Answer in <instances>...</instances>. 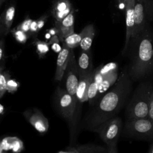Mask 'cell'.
I'll return each mask as SVG.
<instances>
[{
  "mask_svg": "<svg viewBox=\"0 0 153 153\" xmlns=\"http://www.w3.org/2000/svg\"><path fill=\"white\" fill-rule=\"evenodd\" d=\"M131 88V79L127 69H124L111 89L94 104L85 118V127L94 131L105 121L117 116L126 104Z\"/></svg>",
  "mask_w": 153,
  "mask_h": 153,
  "instance_id": "1",
  "label": "cell"
},
{
  "mask_svg": "<svg viewBox=\"0 0 153 153\" xmlns=\"http://www.w3.org/2000/svg\"><path fill=\"white\" fill-rule=\"evenodd\" d=\"M134 41L136 45L127 72L131 81H137L145 78L152 68L153 45L151 38L145 30Z\"/></svg>",
  "mask_w": 153,
  "mask_h": 153,
  "instance_id": "2",
  "label": "cell"
},
{
  "mask_svg": "<svg viewBox=\"0 0 153 153\" xmlns=\"http://www.w3.org/2000/svg\"><path fill=\"white\" fill-rule=\"evenodd\" d=\"M153 86L148 81L141 82L135 89L126 109L127 120L148 118L149 100Z\"/></svg>",
  "mask_w": 153,
  "mask_h": 153,
  "instance_id": "3",
  "label": "cell"
},
{
  "mask_svg": "<svg viewBox=\"0 0 153 153\" xmlns=\"http://www.w3.org/2000/svg\"><path fill=\"white\" fill-rule=\"evenodd\" d=\"M123 133L131 138L153 139V121L149 118L127 120Z\"/></svg>",
  "mask_w": 153,
  "mask_h": 153,
  "instance_id": "4",
  "label": "cell"
},
{
  "mask_svg": "<svg viewBox=\"0 0 153 153\" xmlns=\"http://www.w3.org/2000/svg\"><path fill=\"white\" fill-rule=\"evenodd\" d=\"M55 102L61 116L69 123H72L78 102L76 96L71 94L65 88L57 87L55 94Z\"/></svg>",
  "mask_w": 153,
  "mask_h": 153,
  "instance_id": "5",
  "label": "cell"
},
{
  "mask_svg": "<svg viewBox=\"0 0 153 153\" xmlns=\"http://www.w3.org/2000/svg\"><path fill=\"white\" fill-rule=\"evenodd\" d=\"M123 123L120 117L115 116L100 125L94 131L98 133L106 146L117 144L122 131Z\"/></svg>",
  "mask_w": 153,
  "mask_h": 153,
  "instance_id": "6",
  "label": "cell"
},
{
  "mask_svg": "<svg viewBox=\"0 0 153 153\" xmlns=\"http://www.w3.org/2000/svg\"><path fill=\"white\" fill-rule=\"evenodd\" d=\"M65 85L66 91L75 96L79 79V74L73 49H71L69 61L65 72Z\"/></svg>",
  "mask_w": 153,
  "mask_h": 153,
  "instance_id": "7",
  "label": "cell"
},
{
  "mask_svg": "<svg viewBox=\"0 0 153 153\" xmlns=\"http://www.w3.org/2000/svg\"><path fill=\"white\" fill-rule=\"evenodd\" d=\"M134 29L131 39H136L145 29L146 10L143 0H134Z\"/></svg>",
  "mask_w": 153,
  "mask_h": 153,
  "instance_id": "8",
  "label": "cell"
},
{
  "mask_svg": "<svg viewBox=\"0 0 153 153\" xmlns=\"http://www.w3.org/2000/svg\"><path fill=\"white\" fill-rule=\"evenodd\" d=\"M26 120L40 133H46L49 127L47 118L37 108H29L23 112Z\"/></svg>",
  "mask_w": 153,
  "mask_h": 153,
  "instance_id": "9",
  "label": "cell"
},
{
  "mask_svg": "<svg viewBox=\"0 0 153 153\" xmlns=\"http://www.w3.org/2000/svg\"><path fill=\"white\" fill-rule=\"evenodd\" d=\"M124 8L126 14V39L124 48L122 51L123 55L126 54L131 39L134 29V0H125Z\"/></svg>",
  "mask_w": 153,
  "mask_h": 153,
  "instance_id": "10",
  "label": "cell"
},
{
  "mask_svg": "<svg viewBox=\"0 0 153 153\" xmlns=\"http://www.w3.org/2000/svg\"><path fill=\"white\" fill-rule=\"evenodd\" d=\"M71 49L65 44L63 43L62 49L59 52L56 61V68L54 74V80L56 81H60L63 78L69 59Z\"/></svg>",
  "mask_w": 153,
  "mask_h": 153,
  "instance_id": "11",
  "label": "cell"
},
{
  "mask_svg": "<svg viewBox=\"0 0 153 153\" xmlns=\"http://www.w3.org/2000/svg\"><path fill=\"white\" fill-rule=\"evenodd\" d=\"M73 10L74 9L69 0H55L51 10L55 23L62 20Z\"/></svg>",
  "mask_w": 153,
  "mask_h": 153,
  "instance_id": "12",
  "label": "cell"
},
{
  "mask_svg": "<svg viewBox=\"0 0 153 153\" xmlns=\"http://www.w3.org/2000/svg\"><path fill=\"white\" fill-rule=\"evenodd\" d=\"M74 10H73L62 20L55 23L57 33L60 40L63 41L65 38L74 33Z\"/></svg>",
  "mask_w": 153,
  "mask_h": 153,
  "instance_id": "13",
  "label": "cell"
},
{
  "mask_svg": "<svg viewBox=\"0 0 153 153\" xmlns=\"http://www.w3.org/2000/svg\"><path fill=\"white\" fill-rule=\"evenodd\" d=\"M77 66L79 76H84L91 74L93 71L91 53L90 50H82L77 61Z\"/></svg>",
  "mask_w": 153,
  "mask_h": 153,
  "instance_id": "14",
  "label": "cell"
},
{
  "mask_svg": "<svg viewBox=\"0 0 153 153\" xmlns=\"http://www.w3.org/2000/svg\"><path fill=\"white\" fill-rule=\"evenodd\" d=\"M16 13V7L10 4L0 15V33L7 35L11 31Z\"/></svg>",
  "mask_w": 153,
  "mask_h": 153,
  "instance_id": "15",
  "label": "cell"
},
{
  "mask_svg": "<svg viewBox=\"0 0 153 153\" xmlns=\"http://www.w3.org/2000/svg\"><path fill=\"white\" fill-rule=\"evenodd\" d=\"M102 80L103 76L99 71V67H98L93 70L92 79L88 90V101L90 105H94L97 100L99 90Z\"/></svg>",
  "mask_w": 153,
  "mask_h": 153,
  "instance_id": "16",
  "label": "cell"
},
{
  "mask_svg": "<svg viewBox=\"0 0 153 153\" xmlns=\"http://www.w3.org/2000/svg\"><path fill=\"white\" fill-rule=\"evenodd\" d=\"M58 153H107V146L94 144H84L68 147Z\"/></svg>",
  "mask_w": 153,
  "mask_h": 153,
  "instance_id": "17",
  "label": "cell"
},
{
  "mask_svg": "<svg viewBox=\"0 0 153 153\" xmlns=\"http://www.w3.org/2000/svg\"><path fill=\"white\" fill-rule=\"evenodd\" d=\"M93 75V71L91 74L88 75L79 76V82L75 94L77 100L79 103H84L86 101H88V90L90 82L92 79Z\"/></svg>",
  "mask_w": 153,
  "mask_h": 153,
  "instance_id": "18",
  "label": "cell"
},
{
  "mask_svg": "<svg viewBox=\"0 0 153 153\" xmlns=\"http://www.w3.org/2000/svg\"><path fill=\"white\" fill-rule=\"evenodd\" d=\"M81 40L80 47L82 50H90L95 35V30L93 25L89 24L85 26L79 33Z\"/></svg>",
  "mask_w": 153,
  "mask_h": 153,
  "instance_id": "19",
  "label": "cell"
},
{
  "mask_svg": "<svg viewBox=\"0 0 153 153\" xmlns=\"http://www.w3.org/2000/svg\"><path fill=\"white\" fill-rule=\"evenodd\" d=\"M81 40V37L79 33H73L65 38L63 41V43L65 44L70 48L73 49L80 45Z\"/></svg>",
  "mask_w": 153,
  "mask_h": 153,
  "instance_id": "20",
  "label": "cell"
},
{
  "mask_svg": "<svg viewBox=\"0 0 153 153\" xmlns=\"http://www.w3.org/2000/svg\"><path fill=\"white\" fill-rule=\"evenodd\" d=\"M10 78H11V75L8 71L4 70L0 78V99L4 96L7 91V81Z\"/></svg>",
  "mask_w": 153,
  "mask_h": 153,
  "instance_id": "21",
  "label": "cell"
},
{
  "mask_svg": "<svg viewBox=\"0 0 153 153\" xmlns=\"http://www.w3.org/2000/svg\"><path fill=\"white\" fill-rule=\"evenodd\" d=\"M13 33L18 42L20 43H25L26 41L28 34H27L25 32L17 28L13 30Z\"/></svg>",
  "mask_w": 153,
  "mask_h": 153,
  "instance_id": "22",
  "label": "cell"
},
{
  "mask_svg": "<svg viewBox=\"0 0 153 153\" xmlns=\"http://www.w3.org/2000/svg\"><path fill=\"white\" fill-rule=\"evenodd\" d=\"M32 20L30 19H27L24 20L20 25H19L17 28L25 32L28 35H30V26L32 23Z\"/></svg>",
  "mask_w": 153,
  "mask_h": 153,
  "instance_id": "23",
  "label": "cell"
},
{
  "mask_svg": "<svg viewBox=\"0 0 153 153\" xmlns=\"http://www.w3.org/2000/svg\"><path fill=\"white\" fill-rule=\"evenodd\" d=\"M36 50L37 52L40 57L44 56L48 51V46L47 44L44 42L39 41V42H36Z\"/></svg>",
  "mask_w": 153,
  "mask_h": 153,
  "instance_id": "24",
  "label": "cell"
},
{
  "mask_svg": "<svg viewBox=\"0 0 153 153\" xmlns=\"http://www.w3.org/2000/svg\"><path fill=\"white\" fill-rule=\"evenodd\" d=\"M19 87V83L14 79L10 78L7 81V90L10 93L16 92Z\"/></svg>",
  "mask_w": 153,
  "mask_h": 153,
  "instance_id": "25",
  "label": "cell"
},
{
  "mask_svg": "<svg viewBox=\"0 0 153 153\" xmlns=\"http://www.w3.org/2000/svg\"><path fill=\"white\" fill-rule=\"evenodd\" d=\"M146 10V14L149 17L153 16V0H143Z\"/></svg>",
  "mask_w": 153,
  "mask_h": 153,
  "instance_id": "26",
  "label": "cell"
},
{
  "mask_svg": "<svg viewBox=\"0 0 153 153\" xmlns=\"http://www.w3.org/2000/svg\"><path fill=\"white\" fill-rule=\"evenodd\" d=\"M5 58V46L4 39L2 37L0 39V65H2V62Z\"/></svg>",
  "mask_w": 153,
  "mask_h": 153,
  "instance_id": "27",
  "label": "cell"
},
{
  "mask_svg": "<svg viewBox=\"0 0 153 153\" xmlns=\"http://www.w3.org/2000/svg\"><path fill=\"white\" fill-rule=\"evenodd\" d=\"M148 118L153 121V88L151 93L150 100H149V114Z\"/></svg>",
  "mask_w": 153,
  "mask_h": 153,
  "instance_id": "28",
  "label": "cell"
},
{
  "mask_svg": "<svg viewBox=\"0 0 153 153\" xmlns=\"http://www.w3.org/2000/svg\"><path fill=\"white\" fill-rule=\"evenodd\" d=\"M47 18L46 17L44 16H42L41 18L39 19L38 20H36V25H37V29H38V30L39 31L41 28L42 27L44 26V23H45V21L46 20Z\"/></svg>",
  "mask_w": 153,
  "mask_h": 153,
  "instance_id": "29",
  "label": "cell"
},
{
  "mask_svg": "<svg viewBox=\"0 0 153 153\" xmlns=\"http://www.w3.org/2000/svg\"><path fill=\"white\" fill-rule=\"evenodd\" d=\"M117 145V144L108 146H107V153H118Z\"/></svg>",
  "mask_w": 153,
  "mask_h": 153,
  "instance_id": "30",
  "label": "cell"
},
{
  "mask_svg": "<svg viewBox=\"0 0 153 153\" xmlns=\"http://www.w3.org/2000/svg\"><path fill=\"white\" fill-rule=\"evenodd\" d=\"M4 111H5V108L4 106L0 103V115H2L4 113Z\"/></svg>",
  "mask_w": 153,
  "mask_h": 153,
  "instance_id": "31",
  "label": "cell"
},
{
  "mask_svg": "<svg viewBox=\"0 0 153 153\" xmlns=\"http://www.w3.org/2000/svg\"><path fill=\"white\" fill-rule=\"evenodd\" d=\"M147 153H153V143L151 145Z\"/></svg>",
  "mask_w": 153,
  "mask_h": 153,
  "instance_id": "32",
  "label": "cell"
},
{
  "mask_svg": "<svg viewBox=\"0 0 153 153\" xmlns=\"http://www.w3.org/2000/svg\"><path fill=\"white\" fill-rule=\"evenodd\" d=\"M3 71H4V66L2 65H0V78Z\"/></svg>",
  "mask_w": 153,
  "mask_h": 153,
  "instance_id": "33",
  "label": "cell"
},
{
  "mask_svg": "<svg viewBox=\"0 0 153 153\" xmlns=\"http://www.w3.org/2000/svg\"><path fill=\"white\" fill-rule=\"evenodd\" d=\"M118 1H119V2H123V4H124V1H125V0H118Z\"/></svg>",
  "mask_w": 153,
  "mask_h": 153,
  "instance_id": "34",
  "label": "cell"
},
{
  "mask_svg": "<svg viewBox=\"0 0 153 153\" xmlns=\"http://www.w3.org/2000/svg\"><path fill=\"white\" fill-rule=\"evenodd\" d=\"M5 1V0H0V1H1V2H2V3H4V2Z\"/></svg>",
  "mask_w": 153,
  "mask_h": 153,
  "instance_id": "35",
  "label": "cell"
},
{
  "mask_svg": "<svg viewBox=\"0 0 153 153\" xmlns=\"http://www.w3.org/2000/svg\"><path fill=\"white\" fill-rule=\"evenodd\" d=\"M2 4H3V3H2V2H1V1H0V8H1V5H2Z\"/></svg>",
  "mask_w": 153,
  "mask_h": 153,
  "instance_id": "36",
  "label": "cell"
},
{
  "mask_svg": "<svg viewBox=\"0 0 153 153\" xmlns=\"http://www.w3.org/2000/svg\"><path fill=\"white\" fill-rule=\"evenodd\" d=\"M2 37V35L0 33V39H1Z\"/></svg>",
  "mask_w": 153,
  "mask_h": 153,
  "instance_id": "37",
  "label": "cell"
},
{
  "mask_svg": "<svg viewBox=\"0 0 153 153\" xmlns=\"http://www.w3.org/2000/svg\"><path fill=\"white\" fill-rule=\"evenodd\" d=\"M3 153H5V152H3Z\"/></svg>",
  "mask_w": 153,
  "mask_h": 153,
  "instance_id": "38",
  "label": "cell"
}]
</instances>
